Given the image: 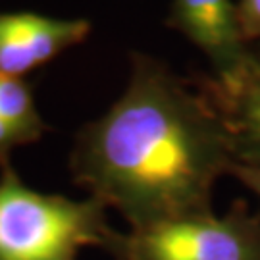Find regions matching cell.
Masks as SVG:
<instances>
[{
  "label": "cell",
  "mask_w": 260,
  "mask_h": 260,
  "mask_svg": "<svg viewBox=\"0 0 260 260\" xmlns=\"http://www.w3.org/2000/svg\"><path fill=\"white\" fill-rule=\"evenodd\" d=\"M235 156L218 108L197 81L133 54L129 81L99 120L77 133L74 183L129 228L212 212L216 181Z\"/></svg>",
  "instance_id": "cell-1"
},
{
  "label": "cell",
  "mask_w": 260,
  "mask_h": 260,
  "mask_svg": "<svg viewBox=\"0 0 260 260\" xmlns=\"http://www.w3.org/2000/svg\"><path fill=\"white\" fill-rule=\"evenodd\" d=\"M106 206L93 197L75 201L23 183L0 164V260H77L85 247L104 249L112 230Z\"/></svg>",
  "instance_id": "cell-2"
},
{
  "label": "cell",
  "mask_w": 260,
  "mask_h": 260,
  "mask_svg": "<svg viewBox=\"0 0 260 260\" xmlns=\"http://www.w3.org/2000/svg\"><path fill=\"white\" fill-rule=\"evenodd\" d=\"M103 251L114 260H260V214L235 201L222 216L212 210L114 232Z\"/></svg>",
  "instance_id": "cell-3"
},
{
  "label": "cell",
  "mask_w": 260,
  "mask_h": 260,
  "mask_svg": "<svg viewBox=\"0 0 260 260\" xmlns=\"http://www.w3.org/2000/svg\"><path fill=\"white\" fill-rule=\"evenodd\" d=\"M195 45L212 66L218 83H230L251 62V45L233 0H172L166 21Z\"/></svg>",
  "instance_id": "cell-4"
},
{
  "label": "cell",
  "mask_w": 260,
  "mask_h": 260,
  "mask_svg": "<svg viewBox=\"0 0 260 260\" xmlns=\"http://www.w3.org/2000/svg\"><path fill=\"white\" fill-rule=\"evenodd\" d=\"M91 33L87 19H56L35 12L0 14V75L19 77L81 45Z\"/></svg>",
  "instance_id": "cell-5"
},
{
  "label": "cell",
  "mask_w": 260,
  "mask_h": 260,
  "mask_svg": "<svg viewBox=\"0 0 260 260\" xmlns=\"http://www.w3.org/2000/svg\"><path fill=\"white\" fill-rule=\"evenodd\" d=\"M195 81L223 118L235 162L260 166V45L254 47L247 68L230 83H218L210 75Z\"/></svg>",
  "instance_id": "cell-6"
},
{
  "label": "cell",
  "mask_w": 260,
  "mask_h": 260,
  "mask_svg": "<svg viewBox=\"0 0 260 260\" xmlns=\"http://www.w3.org/2000/svg\"><path fill=\"white\" fill-rule=\"evenodd\" d=\"M0 120L16 127L27 143H35L48 131L31 87L19 77L0 75Z\"/></svg>",
  "instance_id": "cell-7"
},
{
  "label": "cell",
  "mask_w": 260,
  "mask_h": 260,
  "mask_svg": "<svg viewBox=\"0 0 260 260\" xmlns=\"http://www.w3.org/2000/svg\"><path fill=\"white\" fill-rule=\"evenodd\" d=\"M237 8L247 41L260 45V0H239Z\"/></svg>",
  "instance_id": "cell-8"
},
{
  "label": "cell",
  "mask_w": 260,
  "mask_h": 260,
  "mask_svg": "<svg viewBox=\"0 0 260 260\" xmlns=\"http://www.w3.org/2000/svg\"><path fill=\"white\" fill-rule=\"evenodd\" d=\"M21 145H29L27 139L16 127H12L10 123L0 120V164L10 160L12 150L21 147Z\"/></svg>",
  "instance_id": "cell-9"
},
{
  "label": "cell",
  "mask_w": 260,
  "mask_h": 260,
  "mask_svg": "<svg viewBox=\"0 0 260 260\" xmlns=\"http://www.w3.org/2000/svg\"><path fill=\"white\" fill-rule=\"evenodd\" d=\"M230 176H233L235 179H239L247 189H251L254 195L260 199V166L256 164H239L233 162Z\"/></svg>",
  "instance_id": "cell-10"
}]
</instances>
